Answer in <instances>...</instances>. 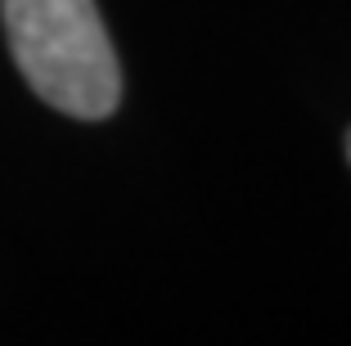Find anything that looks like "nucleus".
<instances>
[{"label":"nucleus","instance_id":"obj_2","mask_svg":"<svg viewBox=\"0 0 351 346\" xmlns=\"http://www.w3.org/2000/svg\"><path fill=\"white\" fill-rule=\"evenodd\" d=\"M347 158H351V135H347Z\"/></svg>","mask_w":351,"mask_h":346},{"label":"nucleus","instance_id":"obj_1","mask_svg":"<svg viewBox=\"0 0 351 346\" xmlns=\"http://www.w3.org/2000/svg\"><path fill=\"white\" fill-rule=\"evenodd\" d=\"M23 82L50 108L104 122L122 99V68L95 0H0Z\"/></svg>","mask_w":351,"mask_h":346}]
</instances>
